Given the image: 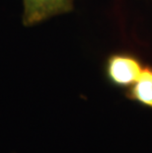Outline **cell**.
Returning <instances> with one entry per match:
<instances>
[{
  "label": "cell",
  "instance_id": "6da1fadb",
  "mask_svg": "<svg viewBox=\"0 0 152 153\" xmlns=\"http://www.w3.org/2000/svg\"><path fill=\"white\" fill-rule=\"evenodd\" d=\"M144 66L141 61L130 53H114L105 64L107 79L113 86L128 88L138 79Z\"/></svg>",
  "mask_w": 152,
  "mask_h": 153
},
{
  "label": "cell",
  "instance_id": "7a4b0ae2",
  "mask_svg": "<svg viewBox=\"0 0 152 153\" xmlns=\"http://www.w3.org/2000/svg\"><path fill=\"white\" fill-rule=\"evenodd\" d=\"M23 24L26 27L73 10V0H23Z\"/></svg>",
  "mask_w": 152,
  "mask_h": 153
},
{
  "label": "cell",
  "instance_id": "3957f363",
  "mask_svg": "<svg viewBox=\"0 0 152 153\" xmlns=\"http://www.w3.org/2000/svg\"><path fill=\"white\" fill-rule=\"evenodd\" d=\"M127 98L152 109V67L144 66L138 79L128 87Z\"/></svg>",
  "mask_w": 152,
  "mask_h": 153
}]
</instances>
